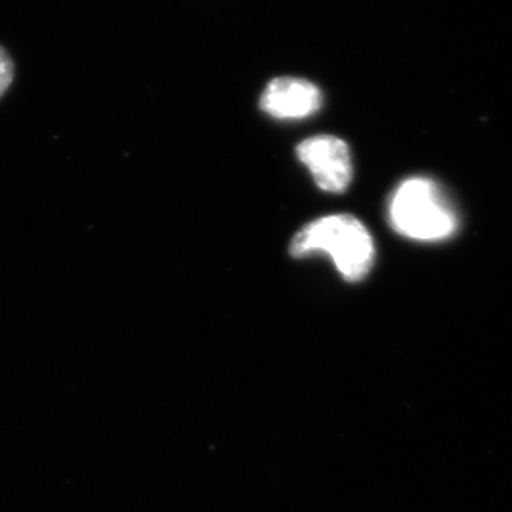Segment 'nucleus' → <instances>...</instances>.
<instances>
[{
  "label": "nucleus",
  "mask_w": 512,
  "mask_h": 512,
  "mask_svg": "<svg viewBox=\"0 0 512 512\" xmlns=\"http://www.w3.org/2000/svg\"><path fill=\"white\" fill-rule=\"evenodd\" d=\"M289 251L297 259L327 254L348 282L362 281L375 262L370 232L350 214H335L307 224L295 234Z\"/></svg>",
  "instance_id": "f257e3e1"
},
{
  "label": "nucleus",
  "mask_w": 512,
  "mask_h": 512,
  "mask_svg": "<svg viewBox=\"0 0 512 512\" xmlns=\"http://www.w3.org/2000/svg\"><path fill=\"white\" fill-rule=\"evenodd\" d=\"M392 228L415 241H441L455 234L458 216L440 186L428 178H410L388 203Z\"/></svg>",
  "instance_id": "f03ea898"
},
{
  "label": "nucleus",
  "mask_w": 512,
  "mask_h": 512,
  "mask_svg": "<svg viewBox=\"0 0 512 512\" xmlns=\"http://www.w3.org/2000/svg\"><path fill=\"white\" fill-rule=\"evenodd\" d=\"M297 156L309 168L315 184L327 193H343L352 183V155L340 138L329 135L309 138L297 146Z\"/></svg>",
  "instance_id": "7ed1b4c3"
},
{
  "label": "nucleus",
  "mask_w": 512,
  "mask_h": 512,
  "mask_svg": "<svg viewBox=\"0 0 512 512\" xmlns=\"http://www.w3.org/2000/svg\"><path fill=\"white\" fill-rule=\"evenodd\" d=\"M322 93L304 78H274L261 98V108L279 120H299L319 112Z\"/></svg>",
  "instance_id": "20e7f679"
},
{
  "label": "nucleus",
  "mask_w": 512,
  "mask_h": 512,
  "mask_svg": "<svg viewBox=\"0 0 512 512\" xmlns=\"http://www.w3.org/2000/svg\"><path fill=\"white\" fill-rule=\"evenodd\" d=\"M12 78H14V65L7 52L0 47V97L9 88Z\"/></svg>",
  "instance_id": "39448f33"
}]
</instances>
